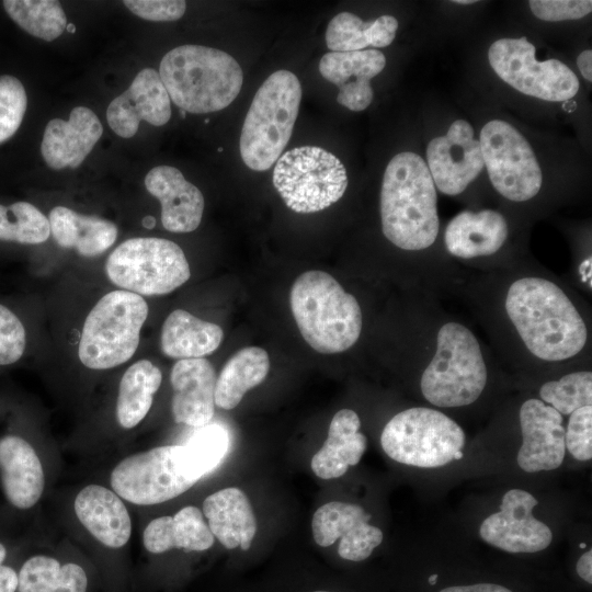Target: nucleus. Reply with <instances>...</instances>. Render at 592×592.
Masks as SVG:
<instances>
[{
    "mask_svg": "<svg viewBox=\"0 0 592 592\" xmlns=\"http://www.w3.org/2000/svg\"><path fill=\"white\" fill-rule=\"evenodd\" d=\"M505 309L528 351L545 361L578 354L587 342V327L559 286L540 277H523L509 288Z\"/></svg>",
    "mask_w": 592,
    "mask_h": 592,
    "instance_id": "nucleus-1",
    "label": "nucleus"
},
{
    "mask_svg": "<svg viewBox=\"0 0 592 592\" xmlns=\"http://www.w3.org/2000/svg\"><path fill=\"white\" fill-rule=\"evenodd\" d=\"M436 201L424 160L414 152L396 155L386 167L380 191L385 237L403 250L430 247L439 232Z\"/></svg>",
    "mask_w": 592,
    "mask_h": 592,
    "instance_id": "nucleus-2",
    "label": "nucleus"
},
{
    "mask_svg": "<svg viewBox=\"0 0 592 592\" xmlns=\"http://www.w3.org/2000/svg\"><path fill=\"white\" fill-rule=\"evenodd\" d=\"M159 76L170 100L193 114L224 110L243 83L242 69L232 56L201 45L169 50L160 61Z\"/></svg>",
    "mask_w": 592,
    "mask_h": 592,
    "instance_id": "nucleus-3",
    "label": "nucleus"
},
{
    "mask_svg": "<svg viewBox=\"0 0 592 592\" xmlns=\"http://www.w3.org/2000/svg\"><path fill=\"white\" fill-rule=\"evenodd\" d=\"M289 304L301 337L315 351L341 353L358 340L361 307L327 272L310 270L300 274L291 288Z\"/></svg>",
    "mask_w": 592,
    "mask_h": 592,
    "instance_id": "nucleus-4",
    "label": "nucleus"
},
{
    "mask_svg": "<svg viewBox=\"0 0 592 592\" xmlns=\"http://www.w3.org/2000/svg\"><path fill=\"white\" fill-rule=\"evenodd\" d=\"M301 84L293 72L277 70L258 89L246 115L239 149L243 163L265 171L289 141L301 101Z\"/></svg>",
    "mask_w": 592,
    "mask_h": 592,
    "instance_id": "nucleus-5",
    "label": "nucleus"
},
{
    "mask_svg": "<svg viewBox=\"0 0 592 592\" xmlns=\"http://www.w3.org/2000/svg\"><path fill=\"white\" fill-rule=\"evenodd\" d=\"M149 308L138 294L115 289L103 295L84 319L78 345L81 364L103 371L119 366L136 353Z\"/></svg>",
    "mask_w": 592,
    "mask_h": 592,
    "instance_id": "nucleus-6",
    "label": "nucleus"
},
{
    "mask_svg": "<svg viewBox=\"0 0 592 592\" xmlns=\"http://www.w3.org/2000/svg\"><path fill=\"white\" fill-rule=\"evenodd\" d=\"M486 383L487 368L474 333L457 322L443 325L436 352L421 376L424 398L441 408L463 407L479 398Z\"/></svg>",
    "mask_w": 592,
    "mask_h": 592,
    "instance_id": "nucleus-7",
    "label": "nucleus"
},
{
    "mask_svg": "<svg viewBox=\"0 0 592 592\" xmlns=\"http://www.w3.org/2000/svg\"><path fill=\"white\" fill-rule=\"evenodd\" d=\"M380 444L398 463L434 468L463 457L465 433L441 411L418 407L392 417L382 432Z\"/></svg>",
    "mask_w": 592,
    "mask_h": 592,
    "instance_id": "nucleus-8",
    "label": "nucleus"
},
{
    "mask_svg": "<svg viewBox=\"0 0 592 592\" xmlns=\"http://www.w3.org/2000/svg\"><path fill=\"white\" fill-rule=\"evenodd\" d=\"M105 273L118 289L140 296L169 294L191 277L183 250L171 240L156 237L119 243L106 260Z\"/></svg>",
    "mask_w": 592,
    "mask_h": 592,
    "instance_id": "nucleus-9",
    "label": "nucleus"
},
{
    "mask_svg": "<svg viewBox=\"0 0 592 592\" xmlns=\"http://www.w3.org/2000/svg\"><path fill=\"white\" fill-rule=\"evenodd\" d=\"M273 185L288 208L309 214L328 208L343 196L348 174L333 153L318 146H300L277 159Z\"/></svg>",
    "mask_w": 592,
    "mask_h": 592,
    "instance_id": "nucleus-10",
    "label": "nucleus"
},
{
    "mask_svg": "<svg viewBox=\"0 0 592 592\" xmlns=\"http://www.w3.org/2000/svg\"><path fill=\"white\" fill-rule=\"evenodd\" d=\"M198 480L187 470L181 445H164L126 456L111 471L112 490L136 505L172 500Z\"/></svg>",
    "mask_w": 592,
    "mask_h": 592,
    "instance_id": "nucleus-11",
    "label": "nucleus"
},
{
    "mask_svg": "<svg viewBox=\"0 0 592 592\" xmlns=\"http://www.w3.org/2000/svg\"><path fill=\"white\" fill-rule=\"evenodd\" d=\"M494 72L515 90L545 101L560 102L579 91L574 72L558 59L538 61L526 37L501 38L489 48Z\"/></svg>",
    "mask_w": 592,
    "mask_h": 592,
    "instance_id": "nucleus-12",
    "label": "nucleus"
},
{
    "mask_svg": "<svg viewBox=\"0 0 592 592\" xmlns=\"http://www.w3.org/2000/svg\"><path fill=\"white\" fill-rule=\"evenodd\" d=\"M483 164L494 189L505 198L523 202L542 186V171L526 139L509 123L488 122L480 132Z\"/></svg>",
    "mask_w": 592,
    "mask_h": 592,
    "instance_id": "nucleus-13",
    "label": "nucleus"
},
{
    "mask_svg": "<svg viewBox=\"0 0 592 592\" xmlns=\"http://www.w3.org/2000/svg\"><path fill=\"white\" fill-rule=\"evenodd\" d=\"M537 500L522 489H511L500 510L483 520L479 534L489 545L509 553H536L553 540L551 530L533 515Z\"/></svg>",
    "mask_w": 592,
    "mask_h": 592,
    "instance_id": "nucleus-14",
    "label": "nucleus"
},
{
    "mask_svg": "<svg viewBox=\"0 0 592 592\" xmlns=\"http://www.w3.org/2000/svg\"><path fill=\"white\" fill-rule=\"evenodd\" d=\"M428 168L437 189L447 195L465 191L483 168L480 143L471 125L455 121L446 135L435 137L426 148Z\"/></svg>",
    "mask_w": 592,
    "mask_h": 592,
    "instance_id": "nucleus-15",
    "label": "nucleus"
},
{
    "mask_svg": "<svg viewBox=\"0 0 592 592\" xmlns=\"http://www.w3.org/2000/svg\"><path fill=\"white\" fill-rule=\"evenodd\" d=\"M369 520L371 514L358 504L328 502L314 513V539L321 547H328L340 539L338 554L342 559L363 561L384 538L380 528L369 524Z\"/></svg>",
    "mask_w": 592,
    "mask_h": 592,
    "instance_id": "nucleus-16",
    "label": "nucleus"
},
{
    "mask_svg": "<svg viewBox=\"0 0 592 592\" xmlns=\"http://www.w3.org/2000/svg\"><path fill=\"white\" fill-rule=\"evenodd\" d=\"M171 118V100L153 68L141 69L129 88L109 104L106 121L122 138L136 135L140 121L162 126Z\"/></svg>",
    "mask_w": 592,
    "mask_h": 592,
    "instance_id": "nucleus-17",
    "label": "nucleus"
},
{
    "mask_svg": "<svg viewBox=\"0 0 592 592\" xmlns=\"http://www.w3.org/2000/svg\"><path fill=\"white\" fill-rule=\"evenodd\" d=\"M523 443L516 460L526 473L554 470L565 458V428L561 414L538 399L526 400L520 409Z\"/></svg>",
    "mask_w": 592,
    "mask_h": 592,
    "instance_id": "nucleus-18",
    "label": "nucleus"
},
{
    "mask_svg": "<svg viewBox=\"0 0 592 592\" xmlns=\"http://www.w3.org/2000/svg\"><path fill=\"white\" fill-rule=\"evenodd\" d=\"M216 372L202 358L178 360L170 372L171 411L177 423L192 428L207 425L215 412Z\"/></svg>",
    "mask_w": 592,
    "mask_h": 592,
    "instance_id": "nucleus-19",
    "label": "nucleus"
},
{
    "mask_svg": "<svg viewBox=\"0 0 592 592\" xmlns=\"http://www.w3.org/2000/svg\"><path fill=\"white\" fill-rule=\"evenodd\" d=\"M386 65L378 49L330 52L319 61L320 75L339 89L337 101L351 111H363L373 100L371 79Z\"/></svg>",
    "mask_w": 592,
    "mask_h": 592,
    "instance_id": "nucleus-20",
    "label": "nucleus"
},
{
    "mask_svg": "<svg viewBox=\"0 0 592 592\" xmlns=\"http://www.w3.org/2000/svg\"><path fill=\"white\" fill-rule=\"evenodd\" d=\"M103 133L96 114L86 106L71 110L68 121L54 118L45 127L41 153L54 170L79 167Z\"/></svg>",
    "mask_w": 592,
    "mask_h": 592,
    "instance_id": "nucleus-21",
    "label": "nucleus"
},
{
    "mask_svg": "<svg viewBox=\"0 0 592 592\" xmlns=\"http://www.w3.org/2000/svg\"><path fill=\"white\" fill-rule=\"evenodd\" d=\"M0 483L7 501L15 509L29 510L42 498L45 473L34 446L23 436H0Z\"/></svg>",
    "mask_w": 592,
    "mask_h": 592,
    "instance_id": "nucleus-22",
    "label": "nucleus"
},
{
    "mask_svg": "<svg viewBox=\"0 0 592 592\" xmlns=\"http://www.w3.org/2000/svg\"><path fill=\"white\" fill-rule=\"evenodd\" d=\"M145 186L161 204V223L166 230L185 234L200 226L204 196L180 170L170 166L155 167L145 177Z\"/></svg>",
    "mask_w": 592,
    "mask_h": 592,
    "instance_id": "nucleus-23",
    "label": "nucleus"
},
{
    "mask_svg": "<svg viewBox=\"0 0 592 592\" xmlns=\"http://www.w3.org/2000/svg\"><path fill=\"white\" fill-rule=\"evenodd\" d=\"M73 510L81 525L103 546L118 549L130 539V515L112 489L96 483L83 487L75 498Z\"/></svg>",
    "mask_w": 592,
    "mask_h": 592,
    "instance_id": "nucleus-24",
    "label": "nucleus"
},
{
    "mask_svg": "<svg viewBox=\"0 0 592 592\" xmlns=\"http://www.w3.org/2000/svg\"><path fill=\"white\" fill-rule=\"evenodd\" d=\"M203 515L219 543L227 549L248 550L257 533V520L247 494L235 487L205 498Z\"/></svg>",
    "mask_w": 592,
    "mask_h": 592,
    "instance_id": "nucleus-25",
    "label": "nucleus"
},
{
    "mask_svg": "<svg viewBox=\"0 0 592 592\" xmlns=\"http://www.w3.org/2000/svg\"><path fill=\"white\" fill-rule=\"evenodd\" d=\"M214 538L203 512L194 505L151 520L143 532V545L153 555L171 549L204 551L214 545Z\"/></svg>",
    "mask_w": 592,
    "mask_h": 592,
    "instance_id": "nucleus-26",
    "label": "nucleus"
},
{
    "mask_svg": "<svg viewBox=\"0 0 592 592\" xmlns=\"http://www.w3.org/2000/svg\"><path fill=\"white\" fill-rule=\"evenodd\" d=\"M360 428L361 420L351 409L339 410L333 415L327 440L311 458V469L317 477L339 478L350 466L358 464L367 447V439Z\"/></svg>",
    "mask_w": 592,
    "mask_h": 592,
    "instance_id": "nucleus-27",
    "label": "nucleus"
},
{
    "mask_svg": "<svg viewBox=\"0 0 592 592\" xmlns=\"http://www.w3.org/2000/svg\"><path fill=\"white\" fill-rule=\"evenodd\" d=\"M508 237L504 217L494 210H465L456 215L445 230V246L455 257L471 259L496 253Z\"/></svg>",
    "mask_w": 592,
    "mask_h": 592,
    "instance_id": "nucleus-28",
    "label": "nucleus"
},
{
    "mask_svg": "<svg viewBox=\"0 0 592 592\" xmlns=\"http://www.w3.org/2000/svg\"><path fill=\"white\" fill-rule=\"evenodd\" d=\"M50 235L66 249L86 258L100 255L116 241L118 229L105 218L79 214L66 206L54 207L48 216Z\"/></svg>",
    "mask_w": 592,
    "mask_h": 592,
    "instance_id": "nucleus-29",
    "label": "nucleus"
},
{
    "mask_svg": "<svg viewBox=\"0 0 592 592\" xmlns=\"http://www.w3.org/2000/svg\"><path fill=\"white\" fill-rule=\"evenodd\" d=\"M223 338L220 326L202 320L184 309H175L163 321L160 348L171 358H202L215 352Z\"/></svg>",
    "mask_w": 592,
    "mask_h": 592,
    "instance_id": "nucleus-30",
    "label": "nucleus"
},
{
    "mask_svg": "<svg viewBox=\"0 0 592 592\" xmlns=\"http://www.w3.org/2000/svg\"><path fill=\"white\" fill-rule=\"evenodd\" d=\"M270 371L267 352L259 346H246L224 365L215 387V406L231 410L246 392L260 385Z\"/></svg>",
    "mask_w": 592,
    "mask_h": 592,
    "instance_id": "nucleus-31",
    "label": "nucleus"
},
{
    "mask_svg": "<svg viewBox=\"0 0 592 592\" xmlns=\"http://www.w3.org/2000/svg\"><path fill=\"white\" fill-rule=\"evenodd\" d=\"M161 382V371L149 360H139L125 371L115 405L116 421L121 428L133 429L146 418Z\"/></svg>",
    "mask_w": 592,
    "mask_h": 592,
    "instance_id": "nucleus-32",
    "label": "nucleus"
},
{
    "mask_svg": "<svg viewBox=\"0 0 592 592\" xmlns=\"http://www.w3.org/2000/svg\"><path fill=\"white\" fill-rule=\"evenodd\" d=\"M86 569L73 561L37 554L27 558L18 571L16 592H88Z\"/></svg>",
    "mask_w": 592,
    "mask_h": 592,
    "instance_id": "nucleus-33",
    "label": "nucleus"
},
{
    "mask_svg": "<svg viewBox=\"0 0 592 592\" xmlns=\"http://www.w3.org/2000/svg\"><path fill=\"white\" fill-rule=\"evenodd\" d=\"M397 29L398 21L392 15L385 14L365 22L353 13L341 12L327 26L326 44L331 52L386 47L395 39Z\"/></svg>",
    "mask_w": 592,
    "mask_h": 592,
    "instance_id": "nucleus-34",
    "label": "nucleus"
},
{
    "mask_svg": "<svg viewBox=\"0 0 592 592\" xmlns=\"http://www.w3.org/2000/svg\"><path fill=\"white\" fill-rule=\"evenodd\" d=\"M2 4L21 29L46 42L59 37L68 24L60 2L56 0H5Z\"/></svg>",
    "mask_w": 592,
    "mask_h": 592,
    "instance_id": "nucleus-35",
    "label": "nucleus"
},
{
    "mask_svg": "<svg viewBox=\"0 0 592 592\" xmlns=\"http://www.w3.org/2000/svg\"><path fill=\"white\" fill-rule=\"evenodd\" d=\"M49 236V220L35 205L24 201L0 204L1 242L35 246Z\"/></svg>",
    "mask_w": 592,
    "mask_h": 592,
    "instance_id": "nucleus-36",
    "label": "nucleus"
},
{
    "mask_svg": "<svg viewBox=\"0 0 592 592\" xmlns=\"http://www.w3.org/2000/svg\"><path fill=\"white\" fill-rule=\"evenodd\" d=\"M227 431L218 424H207L181 445L182 459L193 477L200 480L213 470L228 449Z\"/></svg>",
    "mask_w": 592,
    "mask_h": 592,
    "instance_id": "nucleus-37",
    "label": "nucleus"
},
{
    "mask_svg": "<svg viewBox=\"0 0 592 592\" xmlns=\"http://www.w3.org/2000/svg\"><path fill=\"white\" fill-rule=\"evenodd\" d=\"M543 402L548 403L560 414L592 403V373L574 372L558 380L545 383L539 390Z\"/></svg>",
    "mask_w": 592,
    "mask_h": 592,
    "instance_id": "nucleus-38",
    "label": "nucleus"
},
{
    "mask_svg": "<svg viewBox=\"0 0 592 592\" xmlns=\"http://www.w3.org/2000/svg\"><path fill=\"white\" fill-rule=\"evenodd\" d=\"M26 107L27 95L22 82L13 76H0V144L16 133Z\"/></svg>",
    "mask_w": 592,
    "mask_h": 592,
    "instance_id": "nucleus-39",
    "label": "nucleus"
},
{
    "mask_svg": "<svg viewBox=\"0 0 592 592\" xmlns=\"http://www.w3.org/2000/svg\"><path fill=\"white\" fill-rule=\"evenodd\" d=\"M27 332L23 320L0 301V367L16 364L25 354Z\"/></svg>",
    "mask_w": 592,
    "mask_h": 592,
    "instance_id": "nucleus-40",
    "label": "nucleus"
},
{
    "mask_svg": "<svg viewBox=\"0 0 592 592\" xmlns=\"http://www.w3.org/2000/svg\"><path fill=\"white\" fill-rule=\"evenodd\" d=\"M565 445L578 460L592 458V406H585L570 413L565 430Z\"/></svg>",
    "mask_w": 592,
    "mask_h": 592,
    "instance_id": "nucleus-41",
    "label": "nucleus"
},
{
    "mask_svg": "<svg viewBox=\"0 0 592 592\" xmlns=\"http://www.w3.org/2000/svg\"><path fill=\"white\" fill-rule=\"evenodd\" d=\"M528 4L533 14L544 21L578 20L592 10L590 0H531Z\"/></svg>",
    "mask_w": 592,
    "mask_h": 592,
    "instance_id": "nucleus-42",
    "label": "nucleus"
},
{
    "mask_svg": "<svg viewBox=\"0 0 592 592\" xmlns=\"http://www.w3.org/2000/svg\"><path fill=\"white\" fill-rule=\"evenodd\" d=\"M123 3L135 15L153 22L177 21L186 9L183 0H125Z\"/></svg>",
    "mask_w": 592,
    "mask_h": 592,
    "instance_id": "nucleus-43",
    "label": "nucleus"
},
{
    "mask_svg": "<svg viewBox=\"0 0 592 592\" xmlns=\"http://www.w3.org/2000/svg\"><path fill=\"white\" fill-rule=\"evenodd\" d=\"M439 592H513L506 587L496 583H475L467 585H452Z\"/></svg>",
    "mask_w": 592,
    "mask_h": 592,
    "instance_id": "nucleus-44",
    "label": "nucleus"
},
{
    "mask_svg": "<svg viewBox=\"0 0 592 592\" xmlns=\"http://www.w3.org/2000/svg\"><path fill=\"white\" fill-rule=\"evenodd\" d=\"M18 571L8 565L0 566V592H16Z\"/></svg>",
    "mask_w": 592,
    "mask_h": 592,
    "instance_id": "nucleus-45",
    "label": "nucleus"
},
{
    "mask_svg": "<svg viewBox=\"0 0 592 592\" xmlns=\"http://www.w3.org/2000/svg\"><path fill=\"white\" fill-rule=\"evenodd\" d=\"M577 573L587 583H592V550L583 553L577 561Z\"/></svg>",
    "mask_w": 592,
    "mask_h": 592,
    "instance_id": "nucleus-46",
    "label": "nucleus"
},
{
    "mask_svg": "<svg viewBox=\"0 0 592 592\" xmlns=\"http://www.w3.org/2000/svg\"><path fill=\"white\" fill-rule=\"evenodd\" d=\"M578 67L589 82L592 81V50H583L577 59Z\"/></svg>",
    "mask_w": 592,
    "mask_h": 592,
    "instance_id": "nucleus-47",
    "label": "nucleus"
},
{
    "mask_svg": "<svg viewBox=\"0 0 592 592\" xmlns=\"http://www.w3.org/2000/svg\"><path fill=\"white\" fill-rule=\"evenodd\" d=\"M155 223L156 220L151 216H147L143 219V225L148 229H151L155 226Z\"/></svg>",
    "mask_w": 592,
    "mask_h": 592,
    "instance_id": "nucleus-48",
    "label": "nucleus"
},
{
    "mask_svg": "<svg viewBox=\"0 0 592 592\" xmlns=\"http://www.w3.org/2000/svg\"><path fill=\"white\" fill-rule=\"evenodd\" d=\"M7 555H8V551H7L5 546L2 543H0V566L4 565Z\"/></svg>",
    "mask_w": 592,
    "mask_h": 592,
    "instance_id": "nucleus-49",
    "label": "nucleus"
},
{
    "mask_svg": "<svg viewBox=\"0 0 592 592\" xmlns=\"http://www.w3.org/2000/svg\"><path fill=\"white\" fill-rule=\"evenodd\" d=\"M454 2L458 4H473L476 1L475 0H455Z\"/></svg>",
    "mask_w": 592,
    "mask_h": 592,
    "instance_id": "nucleus-50",
    "label": "nucleus"
},
{
    "mask_svg": "<svg viewBox=\"0 0 592 592\" xmlns=\"http://www.w3.org/2000/svg\"><path fill=\"white\" fill-rule=\"evenodd\" d=\"M66 31H68L70 33H75L76 26L72 23H68L67 26H66Z\"/></svg>",
    "mask_w": 592,
    "mask_h": 592,
    "instance_id": "nucleus-51",
    "label": "nucleus"
},
{
    "mask_svg": "<svg viewBox=\"0 0 592 592\" xmlns=\"http://www.w3.org/2000/svg\"><path fill=\"white\" fill-rule=\"evenodd\" d=\"M308 592H337V591L327 590V589H315V590H311V591H308Z\"/></svg>",
    "mask_w": 592,
    "mask_h": 592,
    "instance_id": "nucleus-52",
    "label": "nucleus"
}]
</instances>
